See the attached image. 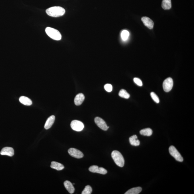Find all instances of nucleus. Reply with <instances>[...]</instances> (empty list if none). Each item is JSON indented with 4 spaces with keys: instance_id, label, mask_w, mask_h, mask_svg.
Listing matches in <instances>:
<instances>
[{
    "instance_id": "obj_24",
    "label": "nucleus",
    "mask_w": 194,
    "mask_h": 194,
    "mask_svg": "<svg viewBox=\"0 0 194 194\" xmlns=\"http://www.w3.org/2000/svg\"><path fill=\"white\" fill-rule=\"evenodd\" d=\"M150 95L151 97L154 101L157 103H159L160 102L158 96L157 95L156 93H155L154 92H151L150 93Z\"/></svg>"
},
{
    "instance_id": "obj_8",
    "label": "nucleus",
    "mask_w": 194,
    "mask_h": 194,
    "mask_svg": "<svg viewBox=\"0 0 194 194\" xmlns=\"http://www.w3.org/2000/svg\"><path fill=\"white\" fill-rule=\"evenodd\" d=\"M68 152L71 156L77 159H81L83 157V153L76 148H70L68 150Z\"/></svg>"
},
{
    "instance_id": "obj_5",
    "label": "nucleus",
    "mask_w": 194,
    "mask_h": 194,
    "mask_svg": "<svg viewBox=\"0 0 194 194\" xmlns=\"http://www.w3.org/2000/svg\"><path fill=\"white\" fill-rule=\"evenodd\" d=\"M71 126L72 128L75 131H82L84 128V125L82 122L78 120H73L71 122Z\"/></svg>"
},
{
    "instance_id": "obj_22",
    "label": "nucleus",
    "mask_w": 194,
    "mask_h": 194,
    "mask_svg": "<svg viewBox=\"0 0 194 194\" xmlns=\"http://www.w3.org/2000/svg\"><path fill=\"white\" fill-rule=\"evenodd\" d=\"M129 35L128 31L126 30H124L122 32L121 34V38L123 41H126L128 39Z\"/></svg>"
},
{
    "instance_id": "obj_13",
    "label": "nucleus",
    "mask_w": 194,
    "mask_h": 194,
    "mask_svg": "<svg viewBox=\"0 0 194 194\" xmlns=\"http://www.w3.org/2000/svg\"><path fill=\"white\" fill-rule=\"evenodd\" d=\"M65 187L70 194H73L75 192V189L72 183L69 181H66L64 183Z\"/></svg>"
},
{
    "instance_id": "obj_11",
    "label": "nucleus",
    "mask_w": 194,
    "mask_h": 194,
    "mask_svg": "<svg viewBox=\"0 0 194 194\" xmlns=\"http://www.w3.org/2000/svg\"><path fill=\"white\" fill-rule=\"evenodd\" d=\"M142 21L143 22L144 24L150 29H152L153 28L154 23L152 20L149 18L147 17H144L142 18Z\"/></svg>"
},
{
    "instance_id": "obj_23",
    "label": "nucleus",
    "mask_w": 194,
    "mask_h": 194,
    "mask_svg": "<svg viewBox=\"0 0 194 194\" xmlns=\"http://www.w3.org/2000/svg\"><path fill=\"white\" fill-rule=\"evenodd\" d=\"M92 192V188L90 185H87L85 187V189H84L82 192V194H90Z\"/></svg>"
},
{
    "instance_id": "obj_21",
    "label": "nucleus",
    "mask_w": 194,
    "mask_h": 194,
    "mask_svg": "<svg viewBox=\"0 0 194 194\" xmlns=\"http://www.w3.org/2000/svg\"><path fill=\"white\" fill-rule=\"evenodd\" d=\"M119 95L121 97L126 99H128L130 97V95L124 89H122L120 91Z\"/></svg>"
},
{
    "instance_id": "obj_15",
    "label": "nucleus",
    "mask_w": 194,
    "mask_h": 194,
    "mask_svg": "<svg viewBox=\"0 0 194 194\" xmlns=\"http://www.w3.org/2000/svg\"><path fill=\"white\" fill-rule=\"evenodd\" d=\"M19 101L21 104L25 105L30 106L32 104L31 100L26 96H22L20 97L19 98Z\"/></svg>"
},
{
    "instance_id": "obj_7",
    "label": "nucleus",
    "mask_w": 194,
    "mask_h": 194,
    "mask_svg": "<svg viewBox=\"0 0 194 194\" xmlns=\"http://www.w3.org/2000/svg\"><path fill=\"white\" fill-rule=\"evenodd\" d=\"M95 122L98 127L103 130L106 131L109 128V126H107L106 123L104 120L99 117H96L95 118Z\"/></svg>"
},
{
    "instance_id": "obj_2",
    "label": "nucleus",
    "mask_w": 194,
    "mask_h": 194,
    "mask_svg": "<svg viewBox=\"0 0 194 194\" xmlns=\"http://www.w3.org/2000/svg\"><path fill=\"white\" fill-rule=\"evenodd\" d=\"M111 155L117 165L120 167H123L124 166V158L119 151L117 150L113 151L111 153Z\"/></svg>"
},
{
    "instance_id": "obj_18",
    "label": "nucleus",
    "mask_w": 194,
    "mask_h": 194,
    "mask_svg": "<svg viewBox=\"0 0 194 194\" xmlns=\"http://www.w3.org/2000/svg\"><path fill=\"white\" fill-rule=\"evenodd\" d=\"M52 168L56 169L57 170H61L64 169V167L63 165L60 163L55 162H52L50 166Z\"/></svg>"
},
{
    "instance_id": "obj_10",
    "label": "nucleus",
    "mask_w": 194,
    "mask_h": 194,
    "mask_svg": "<svg viewBox=\"0 0 194 194\" xmlns=\"http://www.w3.org/2000/svg\"><path fill=\"white\" fill-rule=\"evenodd\" d=\"M0 154L2 155L12 157L14 155V150L13 148L11 147H5L1 150Z\"/></svg>"
},
{
    "instance_id": "obj_12",
    "label": "nucleus",
    "mask_w": 194,
    "mask_h": 194,
    "mask_svg": "<svg viewBox=\"0 0 194 194\" xmlns=\"http://www.w3.org/2000/svg\"><path fill=\"white\" fill-rule=\"evenodd\" d=\"M85 99V96L83 93H79L77 95L74 99V102H75V105L77 106L81 105Z\"/></svg>"
},
{
    "instance_id": "obj_20",
    "label": "nucleus",
    "mask_w": 194,
    "mask_h": 194,
    "mask_svg": "<svg viewBox=\"0 0 194 194\" xmlns=\"http://www.w3.org/2000/svg\"><path fill=\"white\" fill-rule=\"evenodd\" d=\"M152 130L150 128H146L140 131V134L144 136H150L152 134Z\"/></svg>"
},
{
    "instance_id": "obj_6",
    "label": "nucleus",
    "mask_w": 194,
    "mask_h": 194,
    "mask_svg": "<svg viewBox=\"0 0 194 194\" xmlns=\"http://www.w3.org/2000/svg\"><path fill=\"white\" fill-rule=\"evenodd\" d=\"M173 86V80L171 78L169 77L165 80L163 83L164 90L166 92H169L171 90Z\"/></svg>"
},
{
    "instance_id": "obj_16",
    "label": "nucleus",
    "mask_w": 194,
    "mask_h": 194,
    "mask_svg": "<svg viewBox=\"0 0 194 194\" xmlns=\"http://www.w3.org/2000/svg\"><path fill=\"white\" fill-rule=\"evenodd\" d=\"M129 141L131 145L133 146H137L140 145V141L137 139V137L136 135L131 136L129 138Z\"/></svg>"
},
{
    "instance_id": "obj_4",
    "label": "nucleus",
    "mask_w": 194,
    "mask_h": 194,
    "mask_svg": "<svg viewBox=\"0 0 194 194\" xmlns=\"http://www.w3.org/2000/svg\"><path fill=\"white\" fill-rule=\"evenodd\" d=\"M169 152L170 154L173 156L176 160L179 162H182L183 161L182 156L174 146H171L169 147Z\"/></svg>"
},
{
    "instance_id": "obj_26",
    "label": "nucleus",
    "mask_w": 194,
    "mask_h": 194,
    "mask_svg": "<svg viewBox=\"0 0 194 194\" xmlns=\"http://www.w3.org/2000/svg\"><path fill=\"white\" fill-rule=\"evenodd\" d=\"M133 81L134 83L137 84L138 86H142V81L141 79L138 78H134L133 79Z\"/></svg>"
},
{
    "instance_id": "obj_19",
    "label": "nucleus",
    "mask_w": 194,
    "mask_h": 194,
    "mask_svg": "<svg viewBox=\"0 0 194 194\" xmlns=\"http://www.w3.org/2000/svg\"><path fill=\"white\" fill-rule=\"evenodd\" d=\"M142 190L141 187H137L128 190L125 194H138L140 193Z\"/></svg>"
},
{
    "instance_id": "obj_1",
    "label": "nucleus",
    "mask_w": 194,
    "mask_h": 194,
    "mask_svg": "<svg viewBox=\"0 0 194 194\" xmlns=\"http://www.w3.org/2000/svg\"><path fill=\"white\" fill-rule=\"evenodd\" d=\"M65 10L60 6L51 7L46 9L47 14L52 17H57L62 16L65 13Z\"/></svg>"
},
{
    "instance_id": "obj_17",
    "label": "nucleus",
    "mask_w": 194,
    "mask_h": 194,
    "mask_svg": "<svg viewBox=\"0 0 194 194\" xmlns=\"http://www.w3.org/2000/svg\"><path fill=\"white\" fill-rule=\"evenodd\" d=\"M162 7L165 10H169L171 8V0H163Z\"/></svg>"
},
{
    "instance_id": "obj_3",
    "label": "nucleus",
    "mask_w": 194,
    "mask_h": 194,
    "mask_svg": "<svg viewBox=\"0 0 194 194\" xmlns=\"http://www.w3.org/2000/svg\"><path fill=\"white\" fill-rule=\"evenodd\" d=\"M45 31L47 35L52 39L56 40H60L61 39V34L58 30L52 27H47Z\"/></svg>"
},
{
    "instance_id": "obj_25",
    "label": "nucleus",
    "mask_w": 194,
    "mask_h": 194,
    "mask_svg": "<svg viewBox=\"0 0 194 194\" xmlns=\"http://www.w3.org/2000/svg\"><path fill=\"white\" fill-rule=\"evenodd\" d=\"M104 89L107 91L111 92L113 90V87L112 85L110 84H107L105 85Z\"/></svg>"
},
{
    "instance_id": "obj_9",
    "label": "nucleus",
    "mask_w": 194,
    "mask_h": 194,
    "mask_svg": "<svg viewBox=\"0 0 194 194\" xmlns=\"http://www.w3.org/2000/svg\"><path fill=\"white\" fill-rule=\"evenodd\" d=\"M89 170L92 173H97L103 175L107 174V173L106 169L103 168H99L98 166H91L89 168Z\"/></svg>"
},
{
    "instance_id": "obj_14",
    "label": "nucleus",
    "mask_w": 194,
    "mask_h": 194,
    "mask_svg": "<svg viewBox=\"0 0 194 194\" xmlns=\"http://www.w3.org/2000/svg\"><path fill=\"white\" fill-rule=\"evenodd\" d=\"M55 120V117L54 115H52L48 118L44 125V128L46 129H48L52 127V125L54 123Z\"/></svg>"
}]
</instances>
